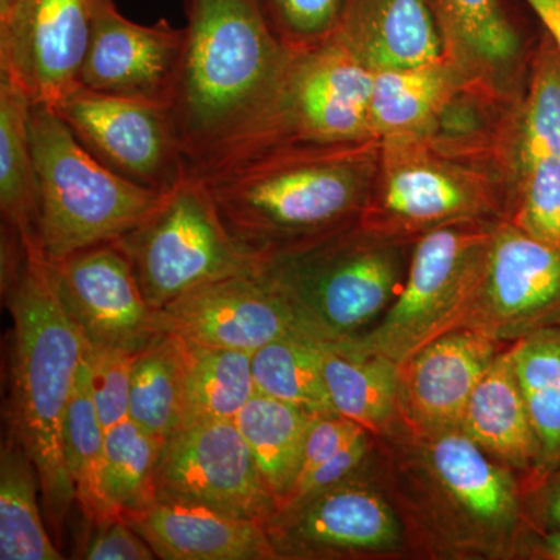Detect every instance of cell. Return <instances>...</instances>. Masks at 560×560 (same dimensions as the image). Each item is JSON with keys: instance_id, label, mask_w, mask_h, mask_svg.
Wrapping results in <instances>:
<instances>
[{"instance_id": "obj_12", "label": "cell", "mask_w": 560, "mask_h": 560, "mask_svg": "<svg viewBox=\"0 0 560 560\" xmlns=\"http://www.w3.org/2000/svg\"><path fill=\"white\" fill-rule=\"evenodd\" d=\"M54 109L92 156L138 186L167 194L190 172L168 106L81 86Z\"/></svg>"}, {"instance_id": "obj_18", "label": "cell", "mask_w": 560, "mask_h": 560, "mask_svg": "<svg viewBox=\"0 0 560 560\" xmlns=\"http://www.w3.org/2000/svg\"><path fill=\"white\" fill-rule=\"evenodd\" d=\"M186 28L162 20H127L114 0H102L81 86L102 94L171 106L183 60Z\"/></svg>"}, {"instance_id": "obj_8", "label": "cell", "mask_w": 560, "mask_h": 560, "mask_svg": "<svg viewBox=\"0 0 560 560\" xmlns=\"http://www.w3.org/2000/svg\"><path fill=\"white\" fill-rule=\"evenodd\" d=\"M116 243L154 311L205 283L261 270V261L224 226L205 180L191 172Z\"/></svg>"}, {"instance_id": "obj_10", "label": "cell", "mask_w": 560, "mask_h": 560, "mask_svg": "<svg viewBox=\"0 0 560 560\" xmlns=\"http://www.w3.org/2000/svg\"><path fill=\"white\" fill-rule=\"evenodd\" d=\"M265 529L282 560L410 556L399 515L383 492L371 459L337 485L279 508Z\"/></svg>"}, {"instance_id": "obj_28", "label": "cell", "mask_w": 560, "mask_h": 560, "mask_svg": "<svg viewBox=\"0 0 560 560\" xmlns=\"http://www.w3.org/2000/svg\"><path fill=\"white\" fill-rule=\"evenodd\" d=\"M324 381L337 415L377 436L399 419V363L324 345Z\"/></svg>"}, {"instance_id": "obj_9", "label": "cell", "mask_w": 560, "mask_h": 560, "mask_svg": "<svg viewBox=\"0 0 560 560\" xmlns=\"http://www.w3.org/2000/svg\"><path fill=\"white\" fill-rule=\"evenodd\" d=\"M372 80L374 72L335 36L312 49L293 51L275 105L259 127L217 164L275 147L377 140L370 117Z\"/></svg>"}, {"instance_id": "obj_19", "label": "cell", "mask_w": 560, "mask_h": 560, "mask_svg": "<svg viewBox=\"0 0 560 560\" xmlns=\"http://www.w3.org/2000/svg\"><path fill=\"white\" fill-rule=\"evenodd\" d=\"M504 345L453 330L399 363V420L410 429H458L475 386Z\"/></svg>"}, {"instance_id": "obj_40", "label": "cell", "mask_w": 560, "mask_h": 560, "mask_svg": "<svg viewBox=\"0 0 560 560\" xmlns=\"http://www.w3.org/2000/svg\"><path fill=\"white\" fill-rule=\"evenodd\" d=\"M363 427L340 415H320L313 419L304 445V456L298 482L304 480L316 467L337 455L346 445L363 434ZM294 485V486H296Z\"/></svg>"}, {"instance_id": "obj_32", "label": "cell", "mask_w": 560, "mask_h": 560, "mask_svg": "<svg viewBox=\"0 0 560 560\" xmlns=\"http://www.w3.org/2000/svg\"><path fill=\"white\" fill-rule=\"evenodd\" d=\"M184 342L158 331L139 352L131 371L130 419L164 442L183 427Z\"/></svg>"}, {"instance_id": "obj_39", "label": "cell", "mask_w": 560, "mask_h": 560, "mask_svg": "<svg viewBox=\"0 0 560 560\" xmlns=\"http://www.w3.org/2000/svg\"><path fill=\"white\" fill-rule=\"evenodd\" d=\"M374 445V434L370 433V431H364L363 434H360L357 440L346 445L337 455L331 456L326 463L316 467L311 475H307L304 480L298 482L294 486L293 492H291L290 499L282 506L313 495V493L319 492V490L330 488V486L337 485V482L355 474L357 470H360L371 459Z\"/></svg>"}, {"instance_id": "obj_2", "label": "cell", "mask_w": 560, "mask_h": 560, "mask_svg": "<svg viewBox=\"0 0 560 560\" xmlns=\"http://www.w3.org/2000/svg\"><path fill=\"white\" fill-rule=\"evenodd\" d=\"M381 164V142L283 145L202 173L234 241L260 261L361 220Z\"/></svg>"}, {"instance_id": "obj_7", "label": "cell", "mask_w": 560, "mask_h": 560, "mask_svg": "<svg viewBox=\"0 0 560 560\" xmlns=\"http://www.w3.org/2000/svg\"><path fill=\"white\" fill-rule=\"evenodd\" d=\"M497 223L460 220L423 232L412 246L400 293L382 319L366 334L330 346L401 363L445 334L463 329Z\"/></svg>"}, {"instance_id": "obj_38", "label": "cell", "mask_w": 560, "mask_h": 560, "mask_svg": "<svg viewBox=\"0 0 560 560\" xmlns=\"http://www.w3.org/2000/svg\"><path fill=\"white\" fill-rule=\"evenodd\" d=\"M136 352L86 345L84 360L90 371L92 399L103 429L130 419L131 371Z\"/></svg>"}, {"instance_id": "obj_6", "label": "cell", "mask_w": 560, "mask_h": 560, "mask_svg": "<svg viewBox=\"0 0 560 560\" xmlns=\"http://www.w3.org/2000/svg\"><path fill=\"white\" fill-rule=\"evenodd\" d=\"M31 130L39 184L38 243L47 261L119 241L165 195L103 165L50 106L32 105Z\"/></svg>"}, {"instance_id": "obj_42", "label": "cell", "mask_w": 560, "mask_h": 560, "mask_svg": "<svg viewBox=\"0 0 560 560\" xmlns=\"http://www.w3.org/2000/svg\"><path fill=\"white\" fill-rule=\"evenodd\" d=\"M525 510L534 530L560 529V467L523 488Z\"/></svg>"}, {"instance_id": "obj_16", "label": "cell", "mask_w": 560, "mask_h": 560, "mask_svg": "<svg viewBox=\"0 0 560 560\" xmlns=\"http://www.w3.org/2000/svg\"><path fill=\"white\" fill-rule=\"evenodd\" d=\"M156 329L190 345L249 353L302 330L289 301L260 271L180 294L156 311Z\"/></svg>"}, {"instance_id": "obj_15", "label": "cell", "mask_w": 560, "mask_h": 560, "mask_svg": "<svg viewBox=\"0 0 560 560\" xmlns=\"http://www.w3.org/2000/svg\"><path fill=\"white\" fill-rule=\"evenodd\" d=\"M552 326H560V249L499 221L463 329L510 346Z\"/></svg>"}, {"instance_id": "obj_35", "label": "cell", "mask_w": 560, "mask_h": 560, "mask_svg": "<svg viewBox=\"0 0 560 560\" xmlns=\"http://www.w3.org/2000/svg\"><path fill=\"white\" fill-rule=\"evenodd\" d=\"M550 156L560 158V51L552 39L541 44L530 73L515 145L518 172Z\"/></svg>"}, {"instance_id": "obj_34", "label": "cell", "mask_w": 560, "mask_h": 560, "mask_svg": "<svg viewBox=\"0 0 560 560\" xmlns=\"http://www.w3.org/2000/svg\"><path fill=\"white\" fill-rule=\"evenodd\" d=\"M162 444L131 419L106 431L105 488L124 517L156 501L154 478Z\"/></svg>"}, {"instance_id": "obj_24", "label": "cell", "mask_w": 560, "mask_h": 560, "mask_svg": "<svg viewBox=\"0 0 560 560\" xmlns=\"http://www.w3.org/2000/svg\"><path fill=\"white\" fill-rule=\"evenodd\" d=\"M445 60L464 80H492L521 55V36L500 0H431Z\"/></svg>"}, {"instance_id": "obj_3", "label": "cell", "mask_w": 560, "mask_h": 560, "mask_svg": "<svg viewBox=\"0 0 560 560\" xmlns=\"http://www.w3.org/2000/svg\"><path fill=\"white\" fill-rule=\"evenodd\" d=\"M186 44L171 108L191 173L237 149L275 105L293 50L259 0H186Z\"/></svg>"}, {"instance_id": "obj_37", "label": "cell", "mask_w": 560, "mask_h": 560, "mask_svg": "<svg viewBox=\"0 0 560 560\" xmlns=\"http://www.w3.org/2000/svg\"><path fill=\"white\" fill-rule=\"evenodd\" d=\"M272 31L290 50H307L329 39L348 0H259Z\"/></svg>"}, {"instance_id": "obj_13", "label": "cell", "mask_w": 560, "mask_h": 560, "mask_svg": "<svg viewBox=\"0 0 560 560\" xmlns=\"http://www.w3.org/2000/svg\"><path fill=\"white\" fill-rule=\"evenodd\" d=\"M154 480L158 499L201 504L264 525L279 510L234 420L173 433L162 444Z\"/></svg>"}, {"instance_id": "obj_20", "label": "cell", "mask_w": 560, "mask_h": 560, "mask_svg": "<svg viewBox=\"0 0 560 560\" xmlns=\"http://www.w3.org/2000/svg\"><path fill=\"white\" fill-rule=\"evenodd\" d=\"M125 521L164 560H279L264 523L156 499Z\"/></svg>"}, {"instance_id": "obj_44", "label": "cell", "mask_w": 560, "mask_h": 560, "mask_svg": "<svg viewBox=\"0 0 560 560\" xmlns=\"http://www.w3.org/2000/svg\"><path fill=\"white\" fill-rule=\"evenodd\" d=\"M528 559L560 560V529L536 530Z\"/></svg>"}, {"instance_id": "obj_5", "label": "cell", "mask_w": 560, "mask_h": 560, "mask_svg": "<svg viewBox=\"0 0 560 560\" xmlns=\"http://www.w3.org/2000/svg\"><path fill=\"white\" fill-rule=\"evenodd\" d=\"M416 242V241H415ZM410 237L359 220L261 261V275L289 301L301 329L340 345L372 329L400 293Z\"/></svg>"}, {"instance_id": "obj_4", "label": "cell", "mask_w": 560, "mask_h": 560, "mask_svg": "<svg viewBox=\"0 0 560 560\" xmlns=\"http://www.w3.org/2000/svg\"><path fill=\"white\" fill-rule=\"evenodd\" d=\"M2 293L13 318L9 429L35 460L44 517L60 540L75 501L65 459V420L86 340L36 246H3Z\"/></svg>"}, {"instance_id": "obj_21", "label": "cell", "mask_w": 560, "mask_h": 560, "mask_svg": "<svg viewBox=\"0 0 560 560\" xmlns=\"http://www.w3.org/2000/svg\"><path fill=\"white\" fill-rule=\"evenodd\" d=\"M331 36L371 72L445 60L431 0H348Z\"/></svg>"}, {"instance_id": "obj_22", "label": "cell", "mask_w": 560, "mask_h": 560, "mask_svg": "<svg viewBox=\"0 0 560 560\" xmlns=\"http://www.w3.org/2000/svg\"><path fill=\"white\" fill-rule=\"evenodd\" d=\"M460 429L490 458L526 485L539 464V442L523 400L511 345L501 350L475 386Z\"/></svg>"}, {"instance_id": "obj_31", "label": "cell", "mask_w": 560, "mask_h": 560, "mask_svg": "<svg viewBox=\"0 0 560 560\" xmlns=\"http://www.w3.org/2000/svg\"><path fill=\"white\" fill-rule=\"evenodd\" d=\"M65 459L75 501L91 525L124 517L105 488V429L92 399L84 357L65 420Z\"/></svg>"}, {"instance_id": "obj_29", "label": "cell", "mask_w": 560, "mask_h": 560, "mask_svg": "<svg viewBox=\"0 0 560 560\" xmlns=\"http://www.w3.org/2000/svg\"><path fill=\"white\" fill-rule=\"evenodd\" d=\"M515 374L539 442V464L525 486L560 467V326L511 345Z\"/></svg>"}, {"instance_id": "obj_36", "label": "cell", "mask_w": 560, "mask_h": 560, "mask_svg": "<svg viewBox=\"0 0 560 560\" xmlns=\"http://www.w3.org/2000/svg\"><path fill=\"white\" fill-rule=\"evenodd\" d=\"M518 200L511 221L545 245L560 249V158H541L518 172Z\"/></svg>"}, {"instance_id": "obj_41", "label": "cell", "mask_w": 560, "mask_h": 560, "mask_svg": "<svg viewBox=\"0 0 560 560\" xmlns=\"http://www.w3.org/2000/svg\"><path fill=\"white\" fill-rule=\"evenodd\" d=\"M79 558L88 560H151L158 558L149 544L124 517L97 523Z\"/></svg>"}, {"instance_id": "obj_23", "label": "cell", "mask_w": 560, "mask_h": 560, "mask_svg": "<svg viewBox=\"0 0 560 560\" xmlns=\"http://www.w3.org/2000/svg\"><path fill=\"white\" fill-rule=\"evenodd\" d=\"M463 81L447 60L374 72L370 105L372 135L378 142L425 139L458 94Z\"/></svg>"}, {"instance_id": "obj_43", "label": "cell", "mask_w": 560, "mask_h": 560, "mask_svg": "<svg viewBox=\"0 0 560 560\" xmlns=\"http://www.w3.org/2000/svg\"><path fill=\"white\" fill-rule=\"evenodd\" d=\"M550 33L560 51V0H525Z\"/></svg>"}, {"instance_id": "obj_1", "label": "cell", "mask_w": 560, "mask_h": 560, "mask_svg": "<svg viewBox=\"0 0 560 560\" xmlns=\"http://www.w3.org/2000/svg\"><path fill=\"white\" fill-rule=\"evenodd\" d=\"M371 467L399 515L412 558L528 559L534 530L523 481L464 430L399 419L375 436Z\"/></svg>"}, {"instance_id": "obj_33", "label": "cell", "mask_w": 560, "mask_h": 560, "mask_svg": "<svg viewBox=\"0 0 560 560\" xmlns=\"http://www.w3.org/2000/svg\"><path fill=\"white\" fill-rule=\"evenodd\" d=\"M324 345L304 330L268 342L253 353L256 390L315 415H337L324 381Z\"/></svg>"}, {"instance_id": "obj_17", "label": "cell", "mask_w": 560, "mask_h": 560, "mask_svg": "<svg viewBox=\"0 0 560 560\" xmlns=\"http://www.w3.org/2000/svg\"><path fill=\"white\" fill-rule=\"evenodd\" d=\"M49 267L62 304L88 346L139 352L158 334L156 311L116 242L49 261Z\"/></svg>"}, {"instance_id": "obj_25", "label": "cell", "mask_w": 560, "mask_h": 560, "mask_svg": "<svg viewBox=\"0 0 560 560\" xmlns=\"http://www.w3.org/2000/svg\"><path fill=\"white\" fill-rule=\"evenodd\" d=\"M32 101L0 73V212L2 228L39 248V184L33 154ZM40 250V249H39Z\"/></svg>"}, {"instance_id": "obj_30", "label": "cell", "mask_w": 560, "mask_h": 560, "mask_svg": "<svg viewBox=\"0 0 560 560\" xmlns=\"http://www.w3.org/2000/svg\"><path fill=\"white\" fill-rule=\"evenodd\" d=\"M183 342V427L235 420L257 394L253 353Z\"/></svg>"}, {"instance_id": "obj_26", "label": "cell", "mask_w": 560, "mask_h": 560, "mask_svg": "<svg viewBox=\"0 0 560 560\" xmlns=\"http://www.w3.org/2000/svg\"><path fill=\"white\" fill-rule=\"evenodd\" d=\"M316 416L257 393L234 420L279 508L300 477L305 440Z\"/></svg>"}, {"instance_id": "obj_11", "label": "cell", "mask_w": 560, "mask_h": 560, "mask_svg": "<svg viewBox=\"0 0 560 560\" xmlns=\"http://www.w3.org/2000/svg\"><path fill=\"white\" fill-rule=\"evenodd\" d=\"M492 190L480 175L431 153L419 139L382 142L381 164L361 221L410 237L460 220H489Z\"/></svg>"}, {"instance_id": "obj_14", "label": "cell", "mask_w": 560, "mask_h": 560, "mask_svg": "<svg viewBox=\"0 0 560 560\" xmlns=\"http://www.w3.org/2000/svg\"><path fill=\"white\" fill-rule=\"evenodd\" d=\"M102 0H10L0 7V73L33 105L57 108L81 88Z\"/></svg>"}, {"instance_id": "obj_27", "label": "cell", "mask_w": 560, "mask_h": 560, "mask_svg": "<svg viewBox=\"0 0 560 560\" xmlns=\"http://www.w3.org/2000/svg\"><path fill=\"white\" fill-rule=\"evenodd\" d=\"M39 495L35 460L9 429L0 452V559H62L44 525Z\"/></svg>"}]
</instances>
